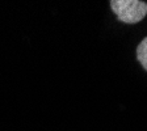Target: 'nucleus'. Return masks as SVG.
Wrapping results in <instances>:
<instances>
[{"label":"nucleus","mask_w":147,"mask_h":131,"mask_svg":"<svg viewBox=\"0 0 147 131\" xmlns=\"http://www.w3.org/2000/svg\"><path fill=\"white\" fill-rule=\"evenodd\" d=\"M135 55H137L138 63L141 64L142 68L147 72V37H144L143 40L138 43Z\"/></svg>","instance_id":"f03ea898"},{"label":"nucleus","mask_w":147,"mask_h":131,"mask_svg":"<svg viewBox=\"0 0 147 131\" xmlns=\"http://www.w3.org/2000/svg\"><path fill=\"white\" fill-rule=\"evenodd\" d=\"M109 5L117 20L126 25L138 24L147 16V3L141 0H112Z\"/></svg>","instance_id":"f257e3e1"}]
</instances>
